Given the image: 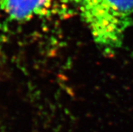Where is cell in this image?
Returning <instances> with one entry per match:
<instances>
[{"label": "cell", "instance_id": "3957f363", "mask_svg": "<svg viewBox=\"0 0 133 132\" xmlns=\"http://www.w3.org/2000/svg\"><path fill=\"white\" fill-rule=\"evenodd\" d=\"M2 1H3V0H0V3H2Z\"/></svg>", "mask_w": 133, "mask_h": 132}, {"label": "cell", "instance_id": "6da1fadb", "mask_svg": "<svg viewBox=\"0 0 133 132\" xmlns=\"http://www.w3.org/2000/svg\"><path fill=\"white\" fill-rule=\"evenodd\" d=\"M80 15L92 38L107 57L122 46L133 24V0H77Z\"/></svg>", "mask_w": 133, "mask_h": 132}, {"label": "cell", "instance_id": "7a4b0ae2", "mask_svg": "<svg viewBox=\"0 0 133 132\" xmlns=\"http://www.w3.org/2000/svg\"><path fill=\"white\" fill-rule=\"evenodd\" d=\"M70 0H3L0 14L15 22L69 15Z\"/></svg>", "mask_w": 133, "mask_h": 132}]
</instances>
